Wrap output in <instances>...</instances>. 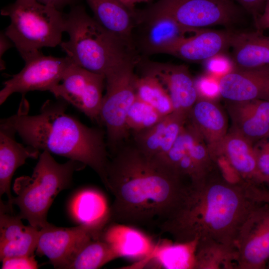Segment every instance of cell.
Segmentation results:
<instances>
[{"instance_id": "6da1fadb", "label": "cell", "mask_w": 269, "mask_h": 269, "mask_svg": "<svg viewBox=\"0 0 269 269\" xmlns=\"http://www.w3.org/2000/svg\"><path fill=\"white\" fill-rule=\"evenodd\" d=\"M190 183L161 158L135 144L119 148L110 160L106 189L113 196L110 223L159 230L176 213Z\"/></svg>"}, {"instance_id": "7a4b0ae2", "label": "cell", "mask_w": 269, "mask_h": 269, "mask_svg": "<svg viewBox=\"0 0 269 269\" xmlns=\"http://www.w3.org/2000/svg\"><path fill=\"white\" fill-rule=\"evenodd\" d=\"M213 170L191 186L184 201L161 227L174 242L211 240L236 249L240 230L258 206L269 197L261 185L242 180L232 182Z\"/></svg>"}, {"instance_id": "3957f363", "label": "cell", "mask_w": 269, "mask_h": 269, "mask_svg": "<svg viewBox=\"0 0 269 269\" xmlns=\"http://www.w3.org/2000/svg\"><path fill=\"white\" fill-rule=\"evenodd\" d=\"M68 104L61 99L48 100L38 114L18 112L1 119L0 124L12 129L27 145L89 166L106 187L110 159L105 133L100 128L89 127L67 114Z\"/></svg>"}, {"instance_id": "277c9868", "label": "cell", "mask_w": 269, "mask_h": 269, "mask_svg": "<svg viewBox=\"0 0 269 269\" xmlns=\"http://www.w3.org/2000/svg\"><path fill=\"white\" fill-rule=\"evenodd\" d=\"M65 16L69 39L60 45L73 63L105 76L138 59L133 47L101 26L82 5H73Z\"/></svg>"}, {"instance_id": "5b68a950", "label": "cell", "mask_w": 269, "mask_h": 269, "mask_svg": "<svg viewBox=\"0 0 269 269\" xmlns=\"http://www.w3.org/2000/svg\"><path fill=\"white\" fill-rule=\"evenodd\" d=\"M86 165L69 159L64 163L56 162L50 153L43 151L31 176L16 178L11 204L19 208L18 215L39 229L49 224L47 221L48 210L55 198L64 189L70 187L74 172Z\"/></svg>"}, {"instance_id": "8992f818", "label": "cell", "mask_w": 269, "mask_h": 269, "mask_svg": "<svg viewBox=\"0 0 269 269\" xmlns=\"http://www.w3.org/2000/svg\"><path fill=\"white\" fill-rule=\"evenodd\" d=\"M0 14L10 18L4 33L22 58L62 42L65 16L53 6L36 0H16L3 7Z\"/></svg>"}, {"instance_id": "52a82bcc", "label": "cell", "mask_w": 269, "mask_h": 269, "mask_svg": "<svg viewBox=\"0 0 269 269\" xmlns=\"http://www.w3.org/2000/svg\"><path fill=\"white\" fill-rule=\"evenodd\" d=\"M137 62H128L105 75L106 94L103 96L100 118L106 128L107 145L114 153L130 134L126 125L129 110L135 100Z\"/></svg>"}, {"instance_id": "ba28073f", "label": "cell", "mask_w": 269, "mask_h": 269, "mask_svg": "<svg viewBox=\"0 0 269 269\" xmlns=\"http://www.w3.org/2000/svg\"><path fill=\"white\" fill-rule=\"evenodd\" d=\"M242 9L232 0H158L141 11L168 16L186 27L205 28L231 26L239 20Z\"/></svg>"}, {"instance_id": "9c48e42d", "label": "cell", "mask_w": 269, "mask_h": 269, "mask_svg": "<svg viewBox=\"0 0 269 269\" xmlns=\"http://www.w3.org/2000/svg\"><path fill=\"white\" fill-rule=\"evenodd\" d=\"M201 29L184 26L167 15L136 10L132 43L137 53L143 57L157 54H169L178 43Z\"/></svg>"}, {"instance_id": "30bf717a", "label": "cell", "mask_w": 269, "mask_h": 269, "mask_svg": "<svg viewBox=\"0 0 269 269\" xmlns=\"http://www.w3.org/2000/svg\"><path fill=\"white\" fill-rule=\"evenodd\" d=\"M22 59L23 69L3 83L0 91V104L14 93L23 95L32 91H51L61 81L71 62L68 57L44 55L40 50L28 54Z\"/></svg>"}, {"instance_id": "8fae6325", "label": "cell", "mask_w": 269, "mask_h": 269, "mask_svg": "<svg viewBox=\"0 0 269 269\" xmlns=\"http://www.w3.org/2000/svg\"><path fill=\"white\" fill-rule=\"evenodd\" d=\"M61 82L50 92L101 125L100 113L105 75L89 71L71 61Z\"/></svg>"}, {"instance_id": "7c38bea8", "label": "cell", "mask_w": 269, "mask_h": 269, "mask_svg": "<svg viewBox=\"0 0 269 269\" xmlns=\"http://www.w3.org/2000/svg\"><path fill=\"white\" fill-rule=\"evenodd\" d=\"M236 269H263L269 261V203L255 208L236 241Z\"/></svg>"}, {"instance_id": "4fadbf2b", "label": "cell", "mask_w": 269, "mask_h": 269, "mask_svg": "<svg viewBox=\"0 0 269 269\" xmlns=\"http://www.w3.org/2000/svg\"><path fill=\"white\" fill-rule=\"evenodd\" d=\"M141 74L157 78L168 92L173 111L188 115L198 98L195 79L184 64L151 61L141 57L136 63Z\"/></svg>"}, {"instance_id": "5bb4252c", "label": "cell", "mask_w": 269, "mask_h": 269, "mask_svg": "<svg viewBox=\"0 0 269 269\" xmlns=\"http://www.w3.org/2000/svg\"><path fill=\"white\" fill-rule=\"evenodd\" d=\"M103 231L85 224L63 228L49 224L40 230L36 253L45 256L56 269H63L68 261L83 243L100 237Z\"/></svg>"}, {"instance_id": "9a60e30c", "label": "cell", "mask_w": 269, "mask_h": 269, "mask_svg": "<svg viewBox=\"0 0 269 269\" xmlns=\"http://www.w3.org/2000/svg\"><path fill=\"white\" fill-rule=\"evenodd\" d=\"M221 96L227 101L269 100V65L235 67L219 79Z\"/></svg>"}, {"instance_id": "2e32d148", "label": "cell", "mask_w": 269, "mask_h": 269, "mask_svg": "<svg viewBox=\"0 0 269 269\" xmlns=\"http://www.w3.org/2000/svg\"><path fill=\"white\" fill-rule=\"evenodd\" d=\"M188 120L201 135L214 160L228 133L225 112L215 100L198 98L189 112Z\"/></svg>"}, {"instance_id": "e0dca14e", "label": "cell", "mask_w": 269, "mask_h": 269, "mask_svg": "<svg viewBox=\"0 0 269 269\" xmlns=\"http://www.w3.org/2000/svg\"><path fill=\"white\" fill-rule=\"evenodd\" d=\"M233 31L202 28L183 39L169 54L189 62H204L230 47Z\"/></svg>"}, {"instance_id": "ac0fdd59", "label": "cell", "mask_w": 269, "mask_h": 269, "mask_svg": "<svg viewBox=\"0 0 269 269\" xmlns=\"http://www.w3.org/2000/svg\"><path fill=\"white\" fill-rule=\"evenodd\" d=\"M188 116L173 111L151 127L134 134V144L148 155L163 158L178 136Z\"/></svg>"}, {"instance_id": "d6986e66", "label": "cell", "mask_w": 269, "mask_h": 269, "mask_svg": "<svg viewBox=\"0 0 269 269\" xmlns=\"http://www.w3.org/2000/svg\"><path fill=\"white\" fill-rule=\"evenodd\" d=\"M15 133L11 128L0 125V195L6 194L7 205L12 209L13 197L10 192V184L14 173L27 159H36L40 154L38 149L17 142L14 138Z\"/></svg>"}, {"instance_id": "ffe728a7", "label": "cell", "mask_w": 269, "mask_h": 269, "mask_svg": "<svg viewBox=\"0 0 269 269\" xmlns=\"http://www.w3.org/2000/svg\"><path fill=\"white\" fill-rule=\"evenodd\" d=\"M101 238L106 242L118 258L141 260L150 255L156 244L139 229L120 223L107 225Z\"/></svg>"}, {"instance_id": "44dd1931", "label": "cell", "mask_w": 269, "mask_h": 269, "mask_svg": "<svg viewBox=\"0 0 269 269\" xmlns=\"http://www.w3.org/2000/svg\"><path fill=\"white\" fill-rule=\"evenodd\" d=\"M86 1L101 26L134 48L132 35L135 25V10H131L119 0Z\"/></svg>"}, {"instance_id": "7402d4cb", "label": "cell", "mask_w": 269, "mask_h": 269, "mask_svg": "<svg viewBox=\"0 0 269 269\" xmlns=\"http://www.w3.org/2000/svg\"><path fill=\"white\" fill-rule=\"evenodd\" d=\"M218 156H223L243 180L258 184L254 144L240 134L230 129L223 140L214 161Z\"/></svg>"}, {"instance_id": "603a6c76", "label": "cell", "mask_w": 269, "mask_h": 269, "mask_svg": "<svg viewBox=\"0 0 269 269\" xmlns=\"http://www.w3.org/2000/svg\"><path fill=\"white\" fill-rule=\"evenodd\" d=\"M196 243L197 241L171 243L166 240L161 241L156 244L147 257L127 268L193 269Z\"/></svg>"}, {"instance_id": "cb8c5ba5", "label": "cell", "mask_w": 269, "mask_h": 269, "mask_svg": "<svg viewBox=\"0 0 269 269\" xmlns=\"http://www.w3.org/2000/svg\"><path fill=\"white\" fill-rule=\"evenodd\" d=\"M230 47L235 67L247 69L269 65V36L262 31H233Z\"/></svg>"}, {"instance_id": "d4e9b609", "label": "cell", "mask_w": 269, "mask_h": 269, "mask_svg": "<svg viewBox=\"0 0 269 269\" xmlns=\"http://www.w3.org/2000/svg\"><path fill=\"white\" fill-rule=\"evenodd\" d=\"M110 209L104 195L92 188L79 191L69 205L70 213L75 221L101 231L110 223Z\"/></svg>"}, {"instance_id": "484cf974", "label": "cell", "mask_w": 269, "mask_h": 269, "mask_svg": "<svg viewBox=\"0 0 269 269\" xmlns=\"http://www.w3.org/2000/svg\"><path fill=\"white\" fill-rule=\"evenodd\" d=\"M118 258L109 244L101 238H92L72 255L63 269H97Z\"/></svg>"}, {"instance_id": "4316f807", "label": "cell", "mask_w": 269, "mask_h": 269, "mask_svg": "<svg viewBox=\"0 0 269 269\" xmlns=\"http://www.w3.org/2000/svg\"><path fill=\"white\" fill-rule=\"evenodd\" d=\"M237 251L211 240L197 241L193 269H236Z\"/></svg>"}, {"instance_id": "83f0119b", "label": "cell", "mask_w": 269, "mask_h": 269, "mask_svg": "<svg viewBox=\"0 0 269 269\" xmlns=\"http://www.w3.org/2000/svg\"><path fill=\"white\" fill-rule=\"evenodd\" d=\"M136 97L149 104L161 114L166 116L173 111L169 95L160 82L154 76L142 74L136 80Z\"/></svg>"}, {"instance_id": "f1b7e54d", "label": "cell", "mask_w": 269, "mask_h": 269, "mask_svg": "<svg viewBox=\"0 0 269 269\" xmlns=\"http://www.w3.org/2000/svg\"><path fill=\"white\" fill-rule=\"evenodd\" d=\"M165 116L136 97L128 113L127 127L130 133H137L154 126Z\"/></svg>"}, {"instance_id": "f546056e", "label": "cell", "mask_w": 269, "mask_h": 269, "mask_svg": "<svg viewBox=\"0 0 269 269\" xmlns=\"http://www.w3.org/2000/svg\"><path fill=\"white\" fill-rule=\"evenodd\" d=\"M232 122L231 130L246 137L253 144L269 136V123L253 116L228 112Z\"/></svg>"}, {"instance_id": "4dcf8cb0", "label": "cell", "mask_w": 269, "mask_h": 269, "mask_svg": "<svg viewBox=\"0 0 269 269\" xmlns=\"http://www.w3.org/2000/svg\"><path fill=\"white\" fill-rule=\"evenodd\" d=\"M40 230L30 225L19 239L0 244V261L4 259L33 255L36 250Z\"/></svg>"}, {"instance_id": "1f68e13d", "label": "cell", "mask_w": 269, "mask_h": 269, "mask_svg": "<svg viewBox=\"0 0 269 269\" xmlns=\"http://www.w3.org/2000/svg\"><path fill=\"white\" fill-rule=\"evenodd\" d=\"M227 112L253 116L269 123V100H253L243 102L227 101Z\"/></svg>"}, {"instance_id": "d6a6232c", "label": "cell", "mask_w": 269, "mask_h": 269, "mask_svg": "<svg viewBox=\"0 0 269 269\" xmlns=\"http://www.w3.org/2000/svg\"><path fill=\"white\" fill-rule=\"evenodd\" d=\"M254 148L257 158V182L267 184L269 181V136L257 142Z\"/></svg>"}, {"instance_id": "836d02e7", "label": "cell", "mask_w": 269, "mask_h": 269, "mask_svg": "<svg viewBox=\"0 0 269 269\" xmlns=\"http://www.w3.org/2000/svg\"><path fill=\"white\" fill-rule=\"evenodd\" d=\"M206 70L209 75L219 79L231 72L235 68L232 58L225 53L215 55L204 62Z\"/></svg>"}, {"instance_id": "e575fe53", "label": "cell", "mask_w": 269, "mask_h": 269, "mask_svg": "<svg viewBox=\"0 0 269 269\" xmlns=\"http://www.w3.org/2000/svg\"><path fill=\"white\" fill-rule=\"evenodd\" d=\"M198 98L210 100L221 96L219 78L211 75H204L195 80Z\"/></svg>"}, {"instance_id": "d590c367", "label": "cell", "mask_w": 269, "mask_h": 269, "mask_svg": "<svg viewBox=\"0 0 269 269\" xmlns=\"http://www.w3.org/2000/svg\"><path fill=\"white\" fill-rule=\"evenodd\" d=\"M1 262L2 269H36L38 268L34 255L7 258Z\"/></svg>"}, {"instance_id": "8d00e7d4", "label": "cell", "mask_w": 269, "mask_h": 269, "mask_svg": "<svg viewBox=\"0 0 269 269\" xmlns=\"http://www.w3.org/2000/svg\"><path fill=\"white\" fill-rule=\"evenodd\" d=\"M255 18L263 11L267 0H232Z\"/></svg>"}, {"instance_id": "74e56055", "label": "cell", "mask_w": 269, "mask_h": 269, "mask_svg": "<svg viewBox=\"0 0 269 269\" xmlns=\"http://www.w3.org/2000/svg\"><path fill=\"white\" fill-rule=\"evenodd\" d=\"M254 19L257 30L263 32L269 29V0H267L262 12Z\"/></svg>"}, {"instance_id": "f35d334b", "label": "cell", "mask_w": 269, "mask_h": 269, "mask_svg": "<svg viewBox=\"0 0 269 269\" xmlns=\"http://www.w3.org/2000/svg\"><path fill=\"white\" fill-rule=\"evenodd\" d=\"M12 42L6 35L4 32H1L0 34V70H3L5 68V62L2 58L7 50L12 47Z\"/></svg>"}, {"instance_id": "ab89813d", "label": "cell", "mask_w": 269, "mask_h": 269, "mask_svg": "<svg viewBox=\"0 0 269 269\" xmlns=\"http://www.w3.org/2000/svg\"><path fill=\"white\" fill-rule=\"evenodd\" d=\"M38 2L53 6L61 10L68 5L72 4L75 0H36Z\"/></svg>"}, {"instance_id": "60d3db41", "label": "cell", "mask_w": 269, "mask_h": 269, "mask_svg": "<svg viewBox=\"0 0 269 269\" xmlns=\"http://www.w3.org/2000/svg\"><path fill=\"white\" fill-rule=\"evenodd\" d=\"M123 4L132 11H134V3L133 0H119Z\"/></svg>"}, {"instance_id": "b9f144b4", "label": "cell", "mask_w": 269, "mask_h": 269, "mask_svg": "<svg viewBox=\"0 0 269 269\" xmlns=\"http://www.w3.org/2000/svg\"><path fill=\"white\" fill-rule=\"evenodd\" d=\"M267 184H268L269 186L268 189H267V190L268 192H269V181L267 183Z\"/></svg>"}, {"instance_id": "7bdbcfd3", "label": "cell", "mask_w": 269, "mask_h": 269, "mask_svg": "<svg viewBox=\"0 0 269 269\" xmlns=\"http://www.w3.org/2000/svg\"><path fill=\"white\" fill-rule=\"evenodd\" d=\"M268 269H269V263L268 264Z\"/></svg>"}]
</instances>
